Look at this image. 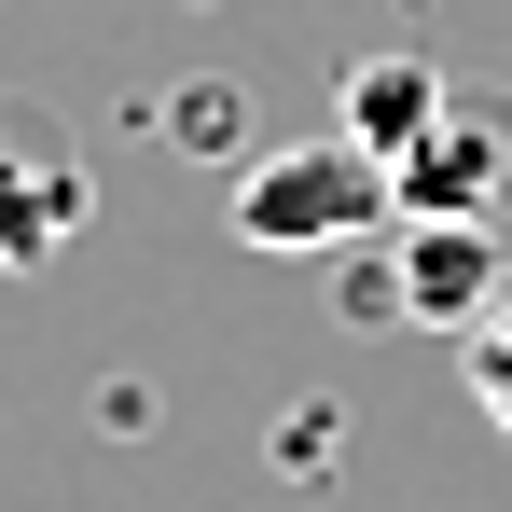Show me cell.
I'll use <instances>...</instances> for the list:
<instances>
[{"mask_svg": "<svg viewBox=\"0 0 512 512\" xmlns=\"http://www.w3.org/2000/svg\"><path fill=\"white\" fill-rule=\"evenodd\" d=\"M180 139H208V153H236V84H194V97H180Z\"/></svg>", "mask_w": 512, "mask_h": 512, "instance_id": "52a82bcc", "label": "cell"}, {"mask_svg": "<svg viewBox=\"0 0 512 512\" xmlns=\"http://www.w3.org/2000/svg\"><path fill=\"white\" fill-rule=\"evenodd\" d=\"M97 222V167L42 97H0V277H42Z\"/></svg>", "mask_w": 512, "mask_h": 512, "instance_id": "3957f363", "label": "cell"}, {"mask_svg": "<svg viewBox=\"0 0 512 512\" xmlns=\"http://www.w3.org/2000/svg\"><path fill=\"white\" fill-rule=\"evenodd\" d=\"M388 180H402V222H499L512 208V84L443 70V111L388 153Z\"/></svg>", "mask_w": 512, "mask_h": 512, "instance_id": "7a4b0ae2", "label": "cell"}, {"mask_svg": "<svg viewBox=\"0 0 512 512\" xmlns=\"http://www.w3.org/2000/svg\"><path fill=\"white\" fill-rule=\"evenodd\" d=\"M388 222H402V180H388V153H360L346 125L236 167V236L250 250H360Z\"/></svg>", "mask_w": 512, "mask_h": 512, "instance_id": "6da1fadb", "label": "cell"}, {"mask_svg": "<svg viewBox=\"0 0 512 512\" xmlns=\"http://www.w3.org/2000/svg\"><path fill=\"white\" fill-rule=\"evenodd\" d=\"M388 263H402V319H429V333H443V319L471 333L512 291L499 277V222H388Z\"/></svg>", "mask_w": 512, "mask_h": 512, "instance_id": "277c9868", "label": "cell"}, {"mask_svg": "<svg viewBox=\"0 0 512 512\" xmlns=\"http://www.w3.org/2000/svg\"><path fill=\"white\" fill-rule=\"evenodd\" d=\"M471 402H485V416L512 429V291L485 305V319H471Z\"/></svg>", "mask_w": 512, "mask_h": 512, "instance_id": "8992f818", "label": "cell"}, {"mask_svg": "<svg viewBox=\"0 0 512 512\" xmlns=\"http://www.w3.org/2000/svg\"><path fill=\"white\" fill-rule=\"evenodd\" d=\"M429 111H443V56H360L346 97H333V125L360 139V153H402Z\"/></svg>", "mask_w": 512, "mask_h": 512, "instance_id": "5b68a950", "label": "cell"}]
</instances>
